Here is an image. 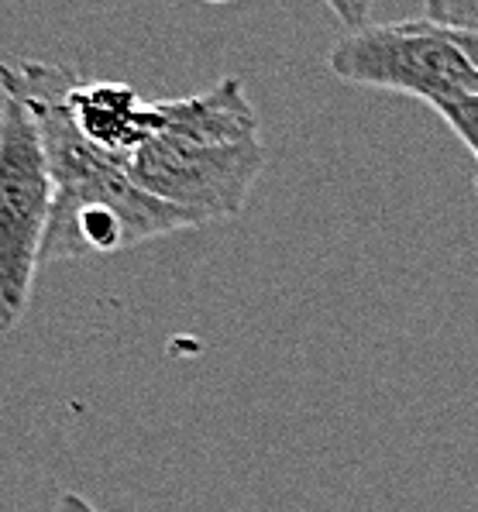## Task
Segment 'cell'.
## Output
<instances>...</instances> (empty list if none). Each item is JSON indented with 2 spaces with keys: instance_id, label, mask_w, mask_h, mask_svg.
Returning <instances> with one entry per match:
<instances>
[{
  "instance_id": "cell-1",
  "label": "cell",
  "mask_w": 478,
  "mask_h": 512,
  "mask_svg": "<svg viewBox=\"0 0 478 512\" xmlns=\"http://www.w3.org/2000/svg\"><path fill=\"white\" fill-rule=\"evenodd\" d=\"M52 210H56V183H52L38 124L25 100L4 93V104H0V330H14L28 313Z\"/></svg>"
},
{
  "instance_id": "cell-2",
  "label": "cell",
  "mask_w": 478,
  "mask_h": 512,
  "mask_svg": "<svg viewBox=\"0 0 478 512\" xmlns=\"http://www.w3.org/2000/svg\"><path fill=\"white\" fill-rule=\"evenodd\" d=\"M327 69L348 86L406 93L434 110L478 97L475 66L441 28L423 18L341 35L327 55Z\"/></svg>"
},
{
  "instance_id": "cell-3",
  "label": "cell",
  "mask_w": 478,
  "mask_h": 512,
  "mask_svg": "<svg viewBox=\"0 0 478 512\" xmlns=\"http://www.w3.org/2000/svg\"><path fill=\"white\" fill-rule=\"evenodd\" d=\"M262 169L265 148L258 138L241 145H186L155 135L124 159V172L145 193L186 210L200 224L238 217Z\"/></svg>"
},
{
  "instance_id": "cell-4",
  "label": "cell",
  "mask_w": 478,
  "mask_h": 512,
  "mask_svg": "<svg viewBox=\"0 0 478 512\" xmlns=\"http://www.w3.org/2000/svg\"><path fill=\"white\" fill-rule=\"evenodd\" d=\"M66 110L73 117L76 131L93 148H100V152L111 155L121 165L159 128L155 104H145L128 83L83 80V76H76V83L66 93Z\"/></svg>"
},
{
  "instance_id": "cell-5",
  "label": "cell",
  "mask_w": 478,
  "mask_h": 512,
  "mask_svg": "<svg viewBox=\"0 0 478 512\" xmlns=\"http://www.w3.org/2000/svg\"><path fill=\"white\" fill-rule=\"evenodd\" d=\"M155 135L186 145H241L258 138V114L238 76H224L210 90L179 100H159ZM152 135V138H155Z\"/></svg>"
},
{
  "instance_id": "cell-6",
  "label": "cell",
  "mask_w": 478,
  "mask_h": 512,
  "mask_svg": "<svg viewBox=\"0 0 478 512\" xmlns=\"http://www.w3.org/2000/svg\"><path fill=\"white\" fill-rule=\"evenodd\" d=\"M423 21L448 31L478 35V0H430L423 7Z\"/></svg>"
},
{
  "instance_id": "cell-7",
  "label": "cell",
  "mask_w": 478,
  "mask_h": 512,
  "mask_svg": "<svg viewBox=\"0 0 478 512\" xmlns=\"http://www.w3.org/2000/svg\"><path fill=\"white\" fill-rule=\"evenodd\" d=\"M437 114L444 117V124L461 138V145L475 155L478 162V97H465V100H454V104L437 107Z\"/></svg>"
},
{
  "instance_id": "cell-8",
  "label": "cell",
  "mask_w": 478,
  "mask_h": 512,
  "mask_svg": "<svg viewBox=\"0 0 478 512\" xmlns=\"http://www.w3.org/2000/svg\"><path fill=\"white\" fill-rule=\"evenodd\" d=\"M331 11L338 14V21L344 25V35H355V31H365L372 25V4H365V0H348V4L334 0Z\"/></svg>"
},
{
  "instance_id": "cell-9",
  "label": "cell",
  "mask_w": 478,
  "mask_h": 512,
  "mask_svg": "<svg viewBox=\"0 0 478 512\" xmlns=\"http://www.w3.org/2000/svg\"><path fill=\"white\" fill-rule=\"evenodd\" d=\"M441 31H444L448 42H454L461 52H465V59L472 62L475 73H478V35H468V31H448V28H441Z\"/></svg>"
},
{
  "instance_id": "cell-10",
  "label": "cell",
  "mask_w": 478,
  "mask_h": 512,
  "mask_svg": "<svg viewBox=\"0 0 478 512\" xmlns=\"http://www.w3.org/2000/svg\"><path fill=\"white\" fill-rule=\"evenodd\" d=\"M56 512H104V509H97L93 506L86 495L80 492H62L59 495V502H56Z\"/></svg>"
}]
</instances>
